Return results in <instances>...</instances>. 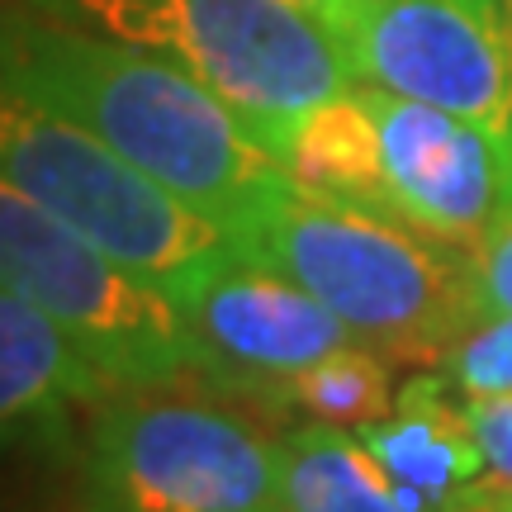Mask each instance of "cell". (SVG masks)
<instances>
[{
	"instance_id": "obj_1",
	"label": "cell",
	"mask_w": 512,
	"mask_h": 512,
	"mask_svg": "<svg viewBox=\"0 0 512 512\" xmlns=\"http://www.w3.org/2000/svg\"><path fill=\"white\" fill-rule=\"evenodd\" d=\"M5 91L91 128L228 233H242L290 185V171L200 76L124 38L10 24Z\"/></svg>"
},
{
	"instance_id": "obj_2",
	"label": "cell",
	"mask_w": 512,
	"mask_h": 512,
	"mask_svg": "<svg viewBox=\"0 0 512 512\" xmlns=\"http://www.w3.org/2000/svg\"><path fill=\"white\" fill-rule=\"evenodd\" d=\"M256 256L318 294L356 337L403 361H451L465 332L484 323L475 252L403 223L389 209L290 185L233 233Z\"/></svg>"
},
{
	"instance_id": "obj_3",
	"label": "cell",
	"mask_w": 512,
	"mask_h": 512,
	"mask_svg": "<svg viewBox=\"0 0 512 512\" xmlns=\"http://www.w3.org/2000/svg\"><path fill=\"white\" fill-rule=\"evenodd\" d=\"M76 10L100 34L200 76L271 157L309 110L361 86L342 38L294 0H76Z\"/></svg>"
},
{
	"instance_id": "obj_4",
	"label": "cell",
	"mask_w": 512,
	"mask_h": 512,
	"mask_svg": "<svg viewBox=\"0 0 512 512\" xmlns=\"http://www.w3.org/2000/svg\"><path fill=\"white\" fill-rule=\"evenodd\" d=\"M0 181L166 290L238 252L223 223L185 204L91 128L15 91L0 100Z\"/></svg>"
},
{
	"instance_id": "obj_5",
	"label": "cell",
	"mask_w": 512,
	"mask_h": 512,
	"mask_svg": "<svg viewBox=\"0 0 512 512\" xmlns=\"http://www.w3.org/2000/svg\"><path fill=\"white\" fill-rule=\"evenodd\" d=\"M0 271L86 351L95 370L128 389H157L214 370L176 294L53 219L0 181Z\"/></svg>"
},
{
	"instance_id": "obj_6",
	"label": "cell",
	"mask_w": 512,
	"mask_h": 512,
	"mask_svg": "<svg viewBox=\"0 0 512 512\" xmlns=\"http://www.w3.org/2000/svg\"><path fill=\"white\" fill-rule=\"evenodd\" d=\"M81 512H285V456L219 403L124 399L91 432Z\"/></svg>"
},
{
	"instance_id": "obj_7",
	"label": "cell",
	"mask_w": 512,
	"mask_h": 512,
	"mask_svg": "<svg viewBox=\"0 0 512 512\" xmlns=\"http://www.w3.org/2000/svg\"><path fill=\"white\" fill-rule=\"evenodd\" d=\"M356 76L484 128L512 190V0H361Z\"/></svg>"
},
{
	"instance_id": "obj_8",
	"label": "cell",
	"mask_w": 512,
	"mask_h": 512,
	"mask_svg": "<svg viewBox=\"0 0 512 512\" xmlns=\"http://www.w3.org/2000/svg\"><path fill=\"white\" fill-rule=\"evenodd\" d=\"M370 110L380 128L389 209L432 238L479 252L498 209L512 200L508 162L484 128L422 105L384 86H370Z\"/></svg>"
},
{
	"instance_id": "obj_9",
	"label": "cell",
	"mask_w": 512,
	"mask_h": 512,
	"mask_svg": "<svg viewBox=\"0 0 512 512\" xmlns=\"http://www.w3.org/2000/svg\"><path fill=\"white\" fill-rule=\"evenodd\" d=\"M176 304L190 318L214 366L285 380L332 351L361 342L337 313L299 280L256 256L228 252L176 285Z\"/></svg>"
},
{
	"instance_id": "obj_10",
	"label": "cell",
	"mask_w": 512,
	"mask_h": 512,
	"mask_svg": "<svg viewBox=\"0 0 512 512\" xmlns=\"http://www.w3.org/2000/svg\"><path fill=\"white\" fill-rule=\"evenodd\" d=\"M110 375L15 285L0 290V418L5 437L67 451L72 413L105 399Z\"/></svg>"
},
{
	"instance_id": "obj_11",
	"label": "cell",
	"mask_w": 512,
	"mask_h": 512,
	"mask_svg": "<svg viewBox=\"0 0 512 512\" xmlns=\"http://www.w3.org/2000/svg\"><path fill=\"white\" fill-rule=\"evenodd\" d=\"M356 437L366 441L370 456L432 512L446 508V498L460 494L465 484L489 475L465 394L460 389L451 394L437 375L408 380L394 399V413L356 427Z\"/></svg>"
},
{
	"instance_id": "obj_12",
	"label": "cell",
	"mask_w": 512,
	"mask_h": 512,
	"mask_svg": "<svg viewBox=\"0 0 512 512\" xmlns=\"http://www.w3.org/2000/svg\"><path fill=\"white\" fill-rule=\"evenodd\" d=\"M285 512H432L370 456L356 427L309 418L280 441Z\"/></svg>"
},
{
	"instance_id": "obj_13",
	"label": "cell",
	"mask_w": 512,
	"mask_h": 512,
	"mask_svg": "<svg viewBox=\"0 0 512 512\" xmlns=\"http://www.w3.org/2000/svg\"><path fill=\"white\" fill-rule=\"evenodd\" d=\"M275 162L285 166L299 185L318 190V195H337V200H356V204H370V209H389L380 128H375L366 81L304 114L290 128V138H285Z\"/></svg>"
},
{
	"instance_id": "obj_14",
	"label": "cell",
	"mask_w": 512,
	"mask_h": 512,
	"mask_svg": "<svg viewBox=\"0 0 512 512\" xmlns=\"http://www.w3.org/2000/svg\"><path fill=\"white\" fill-rule=\"evenodd\" d=\"M275 384L290 408H304L309 418L342 422V427H366V422L394 413V399H399L389 366H384V351L370 347L366 337Z\"/></svg>"
},
{
	"instance_id": "obj_15",
	"label": "cell",
	"mask_w": 512,
	"mask_h": 512,
	"mask_svg": "<svg viewBox=\"0 0 512 512\" xmlns=\"http://www.w3.org/2000/svg\"><path fill=\"white\" fill-rule=\"evenodd\" d=\"M451 375L465 399H484V394H503L512 389V313H494L465 332L451 351Z\"/></svg>"
},
{
	"instance_id": "obj_16",
	"label": "cell",
	"mask_w": 512,
	"mask_h": 512,
	"mask_svg": "<svg viewBox=\"0 0 512 512\" xmlns=\"http://www.w3.org/2000/svg\"><path fill=\"white\" fill-rule=\"evenodd\" d=\"M479 266V294H484V313H512V200L498 209L494 228L484 233L475 252Z\"/></svg>"
},
{
	"instance_id": "obj_17",
	"label": "cell",
	"mask_w": 512,
	"mask_h": 512,
	"mask_svg": "<svg viewBox=\"0 0 512 512\" xmlns=\"http://www.w3.org/2000/svg\"><path fill=\"white\" fill-rule=\"evenodd\" d=\"M465 408H470V422H475V437H479L489 475L512 484V389L484 394V399H465Z\"/></svg>"
},
{
	"instance_id": "obj_18",
	"label": "cell",
	"mask_w": 512,
	"mask_h": 512,
	"mask_svg": "<svg viewBox=\"0 0 512 512\" xmlns=\"http://www.w3.org/2000/svg\"><path fill=\"white\" fill-rule=\"evenodd\" d=\"M294 5H299V10H309L313 19H323L342 43H347L351 24H356V15H361V0H294Z\"/></svg>"
},
{
	"instance_id": "obj_19",
	"label": "cell",
	"mask_w": 512,
	"mask_h": 512,
	"mask_svg": "<svg viewBox=\"0 0 512 512\" xmlns=\"http://www.w3.org/2000/svg\"><path fill=\"white\" fill-rule=\"evenodd\" d=\"M489 484H494V494H498V503H503V512H512V484H503V479H494V475H489Z\"/></svg>"
}]
</instances>
